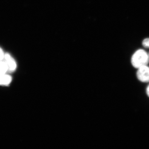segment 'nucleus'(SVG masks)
I'll list each match as a JSON object with an SVG mask.
<instances>
[{"label":"nucleus","mask_w":149,"mask_h":149,"mask_svg":"<svg viewBox=\"0 0 149 149\" xmlns=\"http://www.w3.org/2000/svg\"><path fill=\"white\" fill-rule=\"evenodd\" d=\"M136 76L139 81L142 83L149 82V67L148 65L141 66L138 68Z\"/></svg>","instance_id":"nucleus-2"},{"label":"nucleus","mask_w":149,"mask_h":149,"mask_svg":"<svg viewBox=\"0 0 149 149\" xmlns=\"http://www.w3.org/2000/svg\"><path fill=\"white\" fill-rule=\"evenodd\" d=\"M8 73V69L3 61H0V75Z\"/></svg>","instance_id":"nucleus-5"},{"label":"nucleus","mask_w":149,"mask_h":149,"mask_svg":"<svg viewBox=\"0 0 149 149\" xmlns=\"http://www.w3.org/2000/svg\"><path fill=\"white\" fill-rule=\"evenodd\" d=\"M130 61L132 66L137 69L148 65L149 62V54L144 49H138L133 53Z\"/></svg>","instance_id":"nucleus-1"},{"label":"nucleus","mask_w":149,"mask_h":149,"mask_svg":"<svg viewBox=\"0 0 149 149\" xmlns=\"http://www.w3.org/2000/svg\"><path fill=\"white\" fill-rule=\"evenodd\" d=\"M12 80L11 76L7 73L0 75V85H8L10 84Z\"/></svg>","instance_id":"nucleus-4"},{"label":"nucleus","mask_w":149,"mask_h":149,"mask_svg":"<svg viewBox=\"0 0 149 149\" xmlns=\"http://www.w3.org/2000/svg\"><path fill=\"white\" fill-rule=\"evenodd\" d=\"M142 45L144 48H149V37L145 38L143 40Z\"/></svg>","instance_id":"nucleus-6"},{"label":"nucleus","mask_w":149,"mask_h":149,"mask_svg":"<svg viewBox=\"0 0 149 149\" xmlns=\"http://www.w3.org/2000/svg\"><path fill=\"white\" fill-rule=\"evenodd\" d=\"M5 54L4 53V52L2 49L0 47V61L3 60Z\"/></svg>","instance_id":"nucleus-7"},{"label":"nucleus","mask_w":149,"mask_h":149,"mask_svg":"<svg viewBox=\"0 0 149 149\" xmlns=\"http://www.w3.org/2000/svg\"><path fill=\"white\" fill-rule=\"evenodd\" d=\"M3 61L5 63L7 68L8 73H11L15 71L17 68L16 62L9 54H5Z\"/></svg>","instance_id":"nucleus-3"},{"label":"nucleus","mask_w":149,"mask_h":149,"mask_svg":"<svg viewBox=\"0 0 149 149\" xmlns=\"http://www.w3.org/2000/svg\"><path fill=\"white\" fill-rule=\"evenodd\" d=\"M146 94L149 97V85H148V87L146 88Z\"/></svg>","instance_id":"nucleus-8"},{"label":"nucleus","mask_w":149,"mask_h":149,"mask_svg":"<svg viewBox=\"0 0 149 149\" xmlns=\"http://www.w3.org/2000/svg\"></svg>","instance_id":"nucleus-9"}]
</instances>
